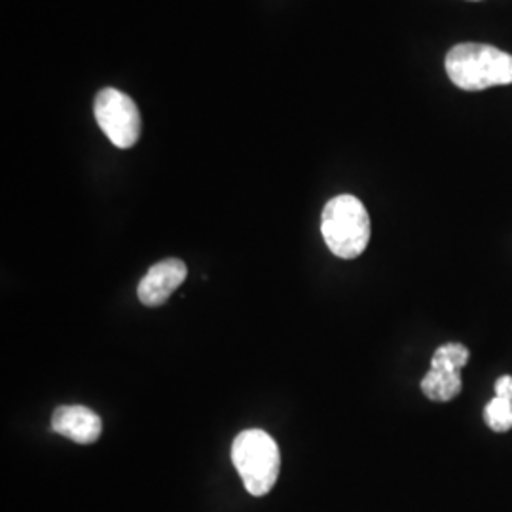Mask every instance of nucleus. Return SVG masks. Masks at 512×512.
<instances>
[{"label": "nucleus", "instance_id": "f03ea898", "mask_svg": "<svg viewBox=\"0 0 512 512\" xmlns=\"http://www.w3.org/2000/svg\"><path fill=\"white\" fill-rule=\"evenodd\" d=\"M321 234L332 255L344 260L363 255L370 241V217L363 202L349 194L332 198L321 215Z\"/></svg>", "mask_w": 512, "mask_h": 512}, {"label": "nucleus", "instance_id": "9d476101", "mask_svg": "<svg viewBox=\"0 0 512 512\" xmlns=\"http://www.w3.org/2000/svg\"><path fill=\"white\" fill-rule=\"evenodd\" d=\"M495 397L512 401V376H501L495 382Z\"/></svg>", "mask_w": 512, "mask_h": 512}, {"label": "nucleus", "instance_id": "423d86ee", "mask_svg": "<svg viewBox=\"0 0 512 512\" xmlns=\"http://www.w3.org/2000/svg\"><path fill=\"white\" fill-rule=\"evenodd\" d=\"M52 431L76 444H93L103 433V421L86 406H59L52 414Z\"/></svg>", "mask_w": 512, "mask_h": 512}, {"label": "nucleus", "instance_id": "39448f33", "mask_svg": "<svg viewBox=\"0 0 512 512\" xmlns=\"http://www.w3.org/2000/svg\"><path fill=\"white\" fill-rule=\"evenodd\" d=\"M188 268L179 258H165L154 264L137 287L139 300L148 308H158L184 283Z\"/></svg>", "mask_w": 512, "mask_h": 512}, {"label": "nucleus", "instance_id": "6e6552de", "mask_svg": "<svg viewBox=\"0 0 512 512\" xmlns=\"http://www.w3.org/2000/svg\"><path fill=\"white\" fill-rule=\"evenodd\" d=\"M469 363V349L458 342H448L437 348L431 359V368L448 370V372H461Z\"/></svg>", "mask_w": 512, "mask_h": 512}, {"label": "nucleus", "instance_id": "f257e3e1", "mask_svg": "<svg viewBox=\"0 0 512 512\" xmlns=\"http://www.w3.org/2000/svg\"><path fill=\"white\" fill-rule=\"evenodd\" d=\"M446 73L465 92L512 84V55L490 46L465 42L446 55Z\"/></svg>", "mask_w": 512, "mask_h": 512}, {"label": "nucleus", "instance_id": "0eeeda50", "mask_svg": "<svg viewBox=\"0 0 512 512\" xmlns=\"http://www.w3.org/2000/svg\"><path fill=\"white\" fill-rule=\"evenodd\" d=\"M461 372H448L439 368H429L421 380V391L429 401L448 403L461 393Z\"/></svg>", "mask_w": 512, "mask_h": 512}, {"label": "nucleus", "instance_id": "20e7f679", "mask_svg": "<svg viewBox=\"0 0 512 512\" xmlns=\"http://www.w3.org/2000/svg\"><path fill=\"white\" fill-rule=\"evenodd\" d=\"M93 114L114 147L131 148L137 143L141 135V112L126 93L114 88L101 90L95 97Z\"/></svg>", "mask_w": 512, "mask_h": 512}, {"label": "nucleus", "instance_id": "7ed1b4c3", "mask_svg": "<svg viewBox=\"0 0 512 512\" xmlns=\"http://www.w3.org/2000/svg\"><path fill=\"white\" fill-rule=\"evenodd\" d=\"M232 461L249 494L262 497L272 492L281 469V454L266 431H241L232 444Z\"/></svg>", "mask_w": 512, "mask_h": 512}, {"label": "nucleus", "instance_id": "1a4fd4ad", "mask_svg": "<svg viewBox=\"0 0 512 512\" xmlns=\"http://www.w3.org/2000/svg\"><path fill=\"white\" fill-rule=\"evenodd\" d=\"M484 420L488 427L495 433H505L512 429V401L494 397L490 403L486 404L484 410Z\"/></svg>", "mask_w": 512, "mask_h": 512}]
</instances>
